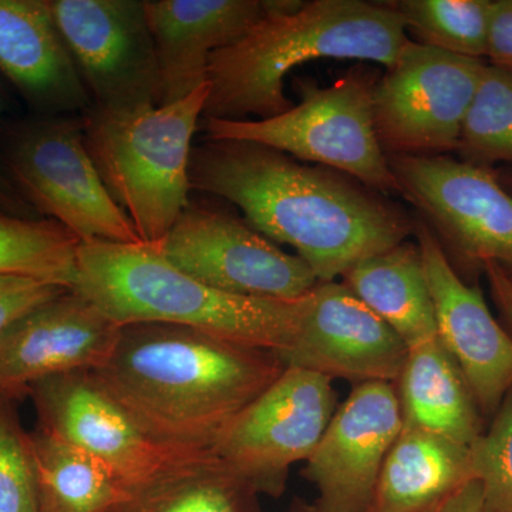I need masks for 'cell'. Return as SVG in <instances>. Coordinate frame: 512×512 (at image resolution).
I'll return each instance as SVG.
<instances>
[{
    "mask_svg": "<svg viewBox=\"0 0 512 512\" xmlns=\"http://www.w3.org/2000/svg\"><path fill=\"white\" fill-rule=\"evenodd\" d=\"M268 15L235 45L212 53L202 119H272L295 103L285 79L319 59L393 66L410 45L404 22L386 2L268 0Z\"/></svg>",
    "mask_w": 512,
    "mask_h": 512,
    "instance_id": "cell-3",
    "label": "cell"
},
{
    "mask_svg": "<svg viewBox=\"0 0 512 512\" xmlns=\"http://www.w3.org/2000/svg\"><path fill=\"white\" fill-rule=\"evenodd\" d=\"M49 3L93 107L130 110L157 106V57L144 2Z\"/></svg>",
    "mask_w": 512,
    "mask_h": 512,
    "instance_id": "cell-13",
    "label": "cell"
},
{
    "mask_svg": "<svg viewBox=\"0 0 512 512\" xmlns=\"http://www.w3.org/2000/svg\"><path fill=\"white\" fill-rule=\"evenodd\" d=\"M379 77L367 66L326 87L295 77L301 101L286 113L266 120L202 119V130L210 140L251 141L332 168L389 197L399 194V187L373 123Z\"/></svg>",
    "mask_w": 512,
    "mask_h": 512,
    "instance_id": "cell-6",
    "label": "cell"
},
{
    "mask_svg": "<svg viewBox=\"0 0 512 512\" xmlns=\"http://www.w3.org/2000/svg\"><path fill=\"white\" fill-rule=\"evenodd\" d=\"M28 396L37 427L96 458L124 488L207 451L181 450L151 436L92 370L40 380Z\"/></svg>",
    "mask_w": 512,
    "mask_h": 512,
    "instance_id": "cell-12",
    "label": "cell"
},
{
    "mask_svg": "<svg viewBox=\"0 0 512 512\" xmlns=\"http://www.w3.org/2000/svg\"><path fill=\"white\" fill-rule=\"evenodd\" d=\"M473 480L471 447L403 426L387 453L366 512L440 510Z\"/></svg>",
    "mask_w": 512,
    "mask_h": 512,
    "instance_id": "cell-20",
    "label": "cell"
},
{
    "mask_svg": "<svg viewBox=\"0 0 512 512\" xmlns=\"http://www.w3.org/2000/svg\"><path fill=\"white\" fill-rule=\"evenodd\" d=\"M503 177H507V178H505V181L501 180L500 177H498V178H500L501 183H503L504 187L507 188V190L510 191L511 194H512V173H508L507 175H503Z\"/></svg>",
    "mask_w": 512,
    "mask_h": 512,
    "instance_id": "cell-36",
    "label": "cell"
},
{
    "mask_svg": "<svg viewBox=\"0 0 512 512\" xmlns=\"http://www.w3.org/2000/svg\"><path fill=\"white\" fill-rule=\"evenodd\" d=\"M403 429L394 383L357 384L306 461L323 512H366L387 453Z\"/></svg>",
    "mask_w": 512,
    "mask_h": 512,
    "instance_id": "cell-15",
    "label": "cell"
},
{
    "mask_svg": "<svg viewBox=\"0 0 512 512\" xmlns=\"http://www.w3.org/2000/svg\"><path fill=\"white\" fill-rule=\"evenodd\" d=\"M426 512H439V510H431V511H426Z\"/></svg>",
    "mask_w": 512,
    "mask_h": 512,
    "instance_id": "cell-37",
    "label": "cell"
},
{
    "mask_svg": "<svg viewBox=\"0 0 512 512\" xmlns=\"http://www.w3.org/2000/svg\"><path fill=\"white\" fill-rule=\"evenodd\" d=\"M474 478L485 512H512V390L495 412L490 429L471 446Z\"/></svg>",
    "mask_w": 512,
    "mask_h": 512,
    "instance_id": "cell-29",
    "label": "cell"
},
{
    "mask_svg": "<svg viewBox=\"0 0 512 512\" xmlns=\"http://www.w3.org/2000/svg\"><path fill=\"white\" fill-rule=\"evenodd\" d=\"M467 163L512 164V73L485 64L458 141Z\"/></svg>",
    "mask_w": 512,
    "mask_h": 512,
    "instance_id": "cell-27",
    "label": "cell"
},
{
    "mask_svg": "<svg viewBox=\"0 0 512 512\" xmlns=\"http://www.w3.org/2000/svg\"><path fill=\"white\" fill-rule=\"evenodd\" d=\"M399 194L439 239L444 252L512 276V194L490 167L450 156L387 157Z\"/></svg>",
    "mask_w": 512,
    "mask_h": 512,
    "instance_id": "cell-10",
    "label": "cell"
},
{
    "mask_svg": "<svg viewBox=\"0 0 512 512\" xmlns=\"http://www.w3.org/2000/svg\"><path fill=\"white\" fill-rule=\"evenodd\" d=\"M0 512H40L32 439L5 394H0Z\"/></svg>",
    "mask_w": 512,
    "mask_h": 512,
    "instance_id": "cell-28",
    "label": "cell"
},
{
    "mask_svg": "<svg viewBox=\"0 0 512 512\" xmlns=\"http://www.w3.org/2000/svg\"><path fill=\"white\" fill-rule=\"evenodd\" d=\"M80 241L55 221L0 214V275H20L73 289Z\"/></svg>",
    "mask_w": 512,
    "mask_h": 512,
    "instance_id": "cell-25",
    "label": "cell"
},
{
    "mask_svg": "<svg viewBox=\"0 0 512 512\" xmlns=\"http://www.w3.org/2000/svg\"><path fill=\"white\" fill-rule=\"evenodd\" d=\"M335 412L332 380L285 367L274 383L232 417L210 451L256 493L279 498L289 470L312 456Z\"/></svg>",
    "mask_w": 512,
    "mask_h": 512,
    "instance_id": "cell-8",
    "label": "cell"
},
{
    "mask_svg": "<svg viewBox=\"0 0 512 512\" xmlns=\"http://www.w3.org/2000/svg\"><path fill=\"white\" fill-rule=\"evenodd\" d=\"M285 367L274 352L200 330L134 323L121 326L96 375L151 436L181 450H210Z\"/></svg>",
    "mask_w": 512,
    "mask_h": 512,
    "instance_id": "cell-2",
    "label": "cell"
},
{
    "mask_svg": "<svg viewBox=\"0 0 512 512\" xmlns=\"http://www.w3.org/2000/svg\"><path fill=\"white\" fill-rule=\"evenodd\" d=\"M190 184L224 198L272 242L289 245L319 282L414 235V217L387 195L322 165L238 140L192 147Z\"/></svg>",
    "mask_w": 512,
    "mask_h": 512,
    "instance_id": "cell-1",
    "label": "cell"
},
{
    "mask_svg": "<svg viewBox=\"0 0 512 512\" xmlns=\"http://www.w3.org/2000/svg\"><path fill=\"white\" fill-rule=\"evenodd\" d=\"M210 89L208 82L168 106H92L84 114V140L101 180L153 251L190 204L192 137Z\"/></svg>",
    "mask_w": 512,
    "mask_h": 512,
    "instance_id": "cell-5",
    "label": "cell"
},
{
    "mask_svg": "<svg viewBox=\"0 0 512 512\" xmlns=\"http://www.w3.org/2000/svg\"><path fill=\"white\" fill-rule=\"evenodd\" d=\"M0 113H2V101H0ZM0 202L8 207H15L18 202L15 200V192L12 190V185L6 180L5 174L0 170Z\"/></svg>",
    "mask_w": 512,
    "mask_h": 512,
    "instance_id": "cell-34",
    "label": "cell"
},
{
    "mask_svg": "<svg viewBox=\"0 0 512 512\" xmlns=\"http://www.w3.org/2000/svg\"><path fill=\"white\" fill-rule=\"evenodd\" d=\"M409 346L343 282H319L298 335L278 357L328 379L396 383Z\"/></svg>",
    "mask_w": 512,
    "mask_h": 512,
    "instance_id": "cell-14",
    "label": "cell"
},
{
    "mask_svg": "<svg viewBox=\"0 0 512 512\" xmlns=\"http://www.w3.org/2000/svg\"><path fill=\"white\" fill-rule=\"evenodd\" d=\"M291 512H323V511L320 510V508L316 504L309 505V504H303V503H296V504H293Z\"/></svg>",
    "mask_w": 512,
    "mask_h": 512,
    "instance_id": "cell-35",
    "label": "cell"
},
{
    "mask_svg": "<svg viewBox=\"0 0 512 512\" xmlns=\"http://www.w3.org/2000/svg\"><path fill=\"white\" fill-rule=\"evenodd\" d=\"M487 57L491 66L512 73V0H493Z\"/></svg>",
    "mask_w": 512,
    "mask_h": 512,
    "instance_id": "cell-31",
    "label": "cell"
},
{
    "mask_svg": "<svg viewBox=\"0 0 512 512\" xmlns=\"http://www.w3.org/2000/svg\"><path fill=\"white\" fill-rule=\"evenodd\" d=\"M120 326L80 293H60L0 333V394L28 396L40 380L96 372L109 360Z\"/></svg>",
    "mask_w": 512,
    "mask_h": 512,
    "instance_id": "cell-17",
    "label": "cell"
},
{
    "mask_svg": "<svg viewBox=\"0 0 512 512\" xmlns=\"http://www.w3.org/2000/svg\"><path fill=\"white\" fill-rule=\"evenodd\" d=\"M487 276L488 285H490L491 296L498 312L503 316L508 329L512 335V281L510 275L494 262H488L483 268Z\"/></svg>",
    "mask_w": 512,
    "mask_h": 512,
    "instance_id": "cell-32",
    "label": "cell"
},
{
    "mask_svg": "<svg viewBox=\"0 0 512 512\" xmlns=\"http://www.w3.org/2000/svg\"><path fill=\"white\" fill-rule=\"evenodd\" d=\"M439 512H485L481 485L470 481L441 505Z\"/></svg>",
    "mask_w": 512,
    "mask_h": 512,
    "instance_id": "cell-33",
    "label": "cell"
},
{
    "mask_svg": "<svg viewBox=\"0 0 512 512\" xmlns=\"http://www.w3.org/2000/svg\"><path fill=\"white\" fill-rule=\"evenodd\" d=\"M6 157L26 197L80 242L143 245L90 157L83 117H43L22 124L10 134Z\"/></svg>",
    "mask_w": 512,
    "mask_h": 512,
    "instance_id": "cell-7",
    "label": "cell"
},
{
    "mask_svg": "<svg viewBox=\"0 0 512 512\" xmlns=\"http://www.w3.org/2000/svg\"><path fill=\"white\" fill-rule=\"evenodd\" d=\"M0 72L45 117L92 107L49 0H0Z\"/></svg>",
    "mask_w": 512,
    "mask_h": 512,
    "instance_id": "cell-19",
    "label": "cell"
},
{
    "mask_svg": "<svg viewBox=\"0 0 512 512\" xmlns=\"http://www.w3.org/2000/svg\"><path fill=\"white\" fill-rule=\"evenodd\" d=\"M156 252L195 281L232 295L295 301L319 284L298 255L204 205L188 204Z\"/></svg>",
    "mask_w": 512,
    "mask_h": 512,
    "instance_id": "cell-11",
    "label": "cell"
},
{
    "mask_svg": "<svg viewBox=\"0 0 512 512\" xmlns=\"http://www.w3.org/2000/svg\"><path fill=\"white\" fill-rule=\"evenodd\" d=\"M343 284L410 348L439 338L436 311L416 242L369 256L343 275Z\"/></svg>",
    "mask_w": 512,
    "mask_h": 512,
    "instance_id": "cell-22",
    "label": "cell"
},
{
    "mask_svg": "<svg viewBox=\"0 0 512 512\" xmlns=\"http://www.w3.org/2000/svg\"><path fill=\"white\" fill-rule=\"evenodd\" d=\"M394 386L404 427L467 447L483 434L476 400L439 338L409 349Z\"/></svg>",
    "mask_w": 512,
    "mask_h": 512,
    "instance_id": "cell-21",
    "label": "cell"
},
{
    "mask_svg": "<svg viewBox=\"0 0 512 512\" xmlns=\"http://www.w3.org/2000/svg\"><path fill=\"white\" fill-rule=\"evenodd\" d=\"M66 291L69 289L28 276L0 275V333L37 306Z\"/></svg>",
    "mask_w": 512,
    "mask_h": 512,
    "instance_id": "cell-30",
    "label": "cell"
},
{
    "mask_svg": "<svg viewBox=\"0 0 512 512\" xmlns=\"http://www.w3.org/2000/svg\"><path fill=\"white\" fill-rule=\"evenodd\" d=\"M386 5L419 45L470 59L487 57L493 0H394Z\"/></svg>",
    "mask_w": 512,
    "mask_h": 512,
    "instance_id": "cell-26",
    "label": "cell"
},
{
    "mask_svg": "<svg viewBox=\"0 0 512 512\" xmlns=\"http://www.w3.org/2000/svg\"><path fill=\"white\" fill-rule=\"evenodd\" d=\"M40 512H109L126 488L79 448L37 427L30 433Z\"/></svg>",
    "mask_w": 512,
    "mask_h": 512,
    "instance_id": "cell-24",
    "label": "cell"
},
{
    "mask_svg": "<svg viewBox=\"0 0 512 512\" xmlns=\"http://www.w3.org/2000/svg\"><path fill=\"white\" fill-rule=\"evenodd\" d=\"M485 63L410 42L377 80L373 123L387 157L457 151Z\"/></svg>",
    "mask_w": 512,
    "mask_h": 512,
    "instance_id": "cell-9",
    "label": "cell"
},
{
    "mask_svg": "<svg viewBox=\"0 0 512 512\" xmlns=\"http://www.w3.org/2000/svg\"><path fill=\"white\" fill-rule=\"evenodd\" d=\"M437 335L457 363L478 409L497 412L512 390V335L494 318L483 293L467 285L426 222L414 217Z\"/></svg>",
    "mask_w": 512,
    "mask_h": 512,
    "instance_id": "cell-16",
    "label": "cell"
},
{
    "mask_svg": "<svg viewBox=\"0 0 512 512\" xmlns=\"http://www.w3.org/2000/svg\"><path fill=\"white\" fill-rule=\"evenodd\" d=\"M109 512H264L259 494L210 450L126 488Z\"/></svg>",
    "mask_w": 512,
    "mask_h": 512,
    "instance_id": "cell-23",
    "label": "cell"
},
{
    "mask_svg": "<svg viewBox=\"0 0 512 512\" xmlns=\"http://www.w3.org/2000/svg\"><path fill=\"white\" fill-rule=\"evenodd\" d=\"M158 66L157 106L208 83L212 53L239 42L268 15L266 0H147Z\"/></svg>",
    "mask_w": 512,
    "mask_h": 512,
    "instance_id": "cell-18",
    "label": "cell"
},
{
    "mask_svg": "<svg viewBox=\"0 0 512 512\" xmlns=\"http://www.w3.org/2000/svg\"><path fill=\"white\" fill-rule=\"evenodd\" d=\"M72 291L116 325L167 323L276 355L292 345L309 293L295 301L218 291L175 269L146 245L80 242Z\"/></svg>",
    "mask_w": 512,
    "mask_h": 512,
    "instance_id": "cell-4",
    "label": "cell"
},
{
    "mask_svg": "<svg viewBox=\"0 0 512 512\" xmlns=\"http://www.w3.org/2000/svg\"><path fill=\"white\" fill-rule=\"evenodd\" d=\"M510 278H511V281H512V276H510Z\"/></svg>",
    "mask_w": 512,
    "mask_h": 512,
    "instance_id": "cell-38",
    "label": "cell"
}]
</instances>
